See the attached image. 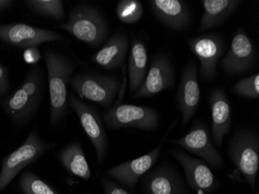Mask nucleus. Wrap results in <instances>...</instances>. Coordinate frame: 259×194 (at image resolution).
<instances>
[{
	"label": "nucleus",
	"instance_id": "16",
	"mask_svg": "<svg viewBox=\"0 0 259 194\" xmlns=\"http://www.w3.org/2000/svg\"><path fill=\"white\" fill-rule=\"evenodd\" d=\"M162 142L148 154L107 169L106 175L134 189L141 176L155 166L161 154Z\"/></svg>",
	"mask_w": 259,
	"mask_h": 194
},
{
	"label": "nucleus",
	"instance_id": "17",
	"mask_svg": "<svg viewBox=\"0 0 259 194\" xmlns=\"http://www.w3.org/2000/svg\"><path fill=\"white\" fill-rule=\"evenodd\" d=\"M141 182L146 194H189L181 176L167 165L145 173Z\"/></svg>",
	"mask_w": 259,
	"mask_h": 194
},
{
	"label": "nucleus",
	"instance_id": "19",
	"mask_svg": "<svg viewBox=\"0 0 259 194\" xmlns=\"http://www.w3.org/2000/svg\"><path fill=\"white\" fill-rule=\"evenodd\" d=\"M212 116V139L218 147L222 145L225 135L231 126V108L226 93L222 89H216L209 96Z\"/></svg>",
	"mask_w": 259,
	"mask_h": 194
},
{
	"label": "nucleus",
	"instance_id": "4",
	"mask_svg": "<svg viewBox=\"0 0 259 194\" xmlns=\"http://www.w3.org/2000/svg\"><path fill=\"white\" fill-rule=\"evenodd\" d=\"M228 156L251 189L255 190L259 166L257 133L248 130H241L235 132L229 144Z\"/></svg>",
	"mask_w": 259,
	"mask_h": 194
},
{
	"label": "nucleus",
	"instance_id": "27",
	"mask_svg": "<svg viewBox=\"0 0 259 194\" xmlns=\"http://www.w3.org/2000/svg\"><path fill=\"white\" fill-rule=\"evenodd\" d=\"M232 91L246 98L257 99L259 97V75L254 74L249 77L241 79L233 86Z\"/></svg>",
	"mask_w": 259,
	"mask_h": 194
},
{
	"label": "nucleus",
	"instance_id": "30",
	"mask_svg": "<svg viewBox=\"0 0 259 194\" xmlns=\"http://www.w3.org/2000/svg\"><path fill=\"white\" fill-rule=\"evenodd\" d=\"M10 88L9 71L7 67L0 64V96H4Z\"/></svg>",
	"mask_w": 259,
	"mask_h": 194
},
{
	"label": "nucleus",
	"instance_id": "11",
	"mask_svg": "<svg viewBox=\"0 0 259 194\" xmlns=\"http://www.w3.org/2000/svg\"><path fill=\"white\" fill-rule=\"evenodd\" d=\"M0 40L17 48L37 47L48 42L63 41L62 35L52 30H45L25 23L0 25Z\"/></svg>",
	"mask_w": 259,
	"mask_h": 194
},
{
	"label": "nucleus",
	"instance_id": "23",
	"mask_svg": "<svg viewBox=\"0 0 259 194\" xmlns=\"http://www.w3.org/2000/svg\"><path fill=\"white\" fill-rule=\"evenodd\" d=\"M60 161L70 173L85 180L91 177V171L85 153L78 143L74 142L67 145L61 151Z\"/></svg>",
	"mask_w": 259,
	"mask_h": 194
},
{
	"label": "nucleus",
	"instance_id": "13",
	"mask_svg": "<svg viewBox=\"0 0 259 194\" xmlns=\"http://www.w3.org/2000/svg\"><path fill=\"white\" fill-rule=\"evenodd\" d=\"M255 50L251 39L243 30L234 33L231 48L222 58L221 67L231 75L243 73L254 65Z\"/></svg>",
	"mask_w": 259,
	"mask_h": 194
},
{
	"label": "nucleus",
	"instance_id": "2",
	"mask_svg": "<svg viewBox=\"0 0 259 194\" xmlns=\"http://www.w3.org/2000/svg\"><path fill=\"white\" fill-rule=\"evenodd\" d=\"M50 92V123L56 125L66 110L68 87L76 65L61 54L49 51L45 53Z\"/></svg>",
	"mask_w": 259,
	"mask_h": 194
},
{
	"label": "nucleus",
	"instance_id": "6",
	"mask_svg": "<svg viewBox=\"0 0 259 194\" xmlns=\"http://www.w3.org/2000/svg\"><path fill=\"white\" fill-rule=\"evenodd\" d=\"M70 85L80 98L108 108L120 90V82L111 75L80 74L72 76Z\"/></svg>",
	"mask_w": 259,
	"mask_h": 194
},
{
	"label": "nucleus",
	"instance_id": "28",
	"mask_svg": "<svg viewBox=\"0 0 259 194\" xmlns=\"http://www.w3.org/2000/svg\"><path fill=\"white\" fill-rule=\"evenodd\" d=\"M23 60L27 64L36 65L40 59V52L37 47H30L26 48L23 52Z\"/></svg>",
	"mask_w": 259,
	"mask_h": 194
},
{
	"label": "nucleus",
	"instance_id": "29",
	"mask_svg": "<svg viewBox=\"0 0 259 194\" xmlns=\"http://www.w3.org/2000/svg\"><path fill=\"white\" fill-rule=\"evenodd\" d=\"M103 186L105 194H132L107 179H103Z\"/></svg>",
	"mask_w": 259,
	"mask_h": 194
},
{
	"label": "nucleus",
	"instance_id": "10",
	"mask_svg": "<svg viewBox=\"0 0 259 194\" xmlns=\"http://www.w3.org/2000/svg\"><path fill=\"white\" fill-rule=\"evenodd\" d=\"M171 142L202 158L214 169H219L224 165V160L213 145L207 127L201 122H196L187 135Z\"/></svg>",
	"mask_w": 259,
	"mask_h": 194
},
{
	"label": "nucleus",
	"instance_id": "14",
	"mask_svg": "<svg viewBox=\"0 0 259 194\" xmlns=\"http://www.w3.org/2000/svg\"><path fill=\"white\" fill-rule=\"evenodd\" d=\"M174 83L175 71L170 60L166 55H157L153 58L148 75L135 96L142 98L155 96L172 88Z\"/></svg>",
	"mask_w": 259,
	"mask_h": 194
},
{
	"label": "nucleus",
	"instance_id": "3",
	"mask_svg": "<svg viewBox=\"0 0 259 194\" xmlns=\"http://www.w3.org/2000/svg\"><path fill=\"white\" fill-rule=\"evenodd\" d=\"M59 27L92 48L100 46L109 33L107 21L100 10L87 5L74 8L68 21Z\"/></svg>",
	"mask_w": 259,
	"mask_h": 194
},
{
	"label": "nucleus",
	"instance_id": "18",
	"mask_svg": "<svg viewBox=\"0 0 259 194\" xmlns=\"http://www.w3.org/2000/svg\"><path fill=\"white\" fill-rule=\"evenodd\" d=\"M148 4L155 17L168 28L183 30L190 25V10L184 1L150 0Z\"/></svg>",
	"mask_w": 259,
	"mask_h": 194
},
{
	"label": "nucleus",
	"instance_id": "1",
	"mask_svg": "<svg viewBox=\"0 0 259 194\" xmlns=\"http://www.w3.org/2000/svg\"><path fill=\"white\" fill-rule=\"evenodd\" d=\"M44 82L42 70L32 68L21 86L3 100V107L12 121L24 124L37 111L43 96Z\"/></svg>",
	"mask_w": 259,
	"mask_h": 194
},
{
	"label": "nucleus",
	"instance_id": "26",
	"mask_svg": "<svg viewBox=\"0 0 259 194\" xmlns=\"http://www.w3.org/2000/svg\"><path fill=\"white\" fill-rule=\"evenodd\" d=\"M20 186L25 194H58L45 181L29 172L22 175Z\"/></svg>",
	"mask_w": 259,
	"mask_h": 194
},
{
	"label": "nucleus",
	"instance_id": "8",
	"mask_svg": "<svg viewBox=\"0 0 259 194\" xmlns=\"http://www.w3.org/2000/svg\"><path fill=\"white\" fill-rule=\"evenodd\" d=\"M192 53L199 62V74L203 80H210L217 75L218 62L225 51V42L216 33H208L194 38L188 39Z\"/></svg>",
	"mask_w": 259,
	"mask_h": 194
},
{
	"label": "nucleus",
	"instance_id": "7",
	"mask_svg": "<svg viewBox=\"0 0 259 194\" xmlns=\"http://www.w3.org/2000/svg\"><path fill=\"white\" fill-rule=\"evenodd\" d=\"M110 129L135 128L152 131L158 127L159 116L156 110L148 106L120 104L113 106L103 115Z\"/></svg>",
	"mask_w": 259,
	"mask_h": 194
},
{
	"label": "nucleus",
	"instance_id": "5",
	"mask_svg": "<svg viewBox=\"0 0 259 194\" xmlns=\"http://www.w3.org/2000/svg\"><path fill=\"white\" fill-rule=\"evenodd\" d=\"M48 144L36 131L29 134L25 141L17 150L4 158L0 172V192L4 190L19 173L45 152Z\"/></svg>",
	"mask_w": 259,
	"mask_h": 194
},
{
	"label": "nucleus",
	"instance_id": "24",
	"mask_svg": "<svg viewBox=\"0 0 259 194\" xmlns=\"http://www.w3.org/2000/svg\"><path fill=\"white\" fill-rule=\"evenodd\" d=\"M26 4L37 14L58 20L65 18L63 2L61 0H30Z\"/></svg>",
	"mask_w": 259,
	"mask_h": 194
},
{
	"label": "nucleus",
	"instance_id": "31",
	"mask_svg": "<svg viewBox=\"0 0 259 194\" xmlns=\"http://www.w3.org/2000/svg\"><path fill=\"white\" fill-rule=\"evenodd\" d=\"M14 1L10 0H0V11L8 9L14 4Z\"/></svg>",
	"mask_w": 259,
	"mask_h": 194
},
{
	"label": "nucleus",
	"instance_id": "20",
	"mask_svg": "<svg viewBox=\"0 0 259 194\" xmlns=\"http://www.w3.org/2000/svg\"><path fill=\"white\" fill-rule=\"evenodd\" d=\"M129 50V39L123 32H116L92 57L93 62L104 69L113 70L123 65Z\"/></svg>",
	"mask_w": 259,
	"mask_h": 194
},
{
	"label": "nucleus",
	"instance_id": "9",
	"mask_svg": "<svg viewBox=\"0 0 259 194\" xmlns=\"http://www.w3.org/2000/svg\"><path fill=\"white\" fill-rule=\"evenodd\" d=\"M69 102L95 148L99 164H102L107 154L108 143L98 112L93 106L81 101L73 95L70 96Z\"/></svg>",
	"mask_w": 259,
	"mask_h": 194
},
{
	"label": "nucleus",
	"instance_id": "21",
	"mask_svg": "<svg viewBox=\"0 0 259 194\" xmlns=\"http://www.w3.org/2000/svg\"><path fill=\"white\" fill-rule=\"evenodd\" d=\"M203 14L202 16L199 33L221 25L226 21L241 4L238 0H203Z\"/></svg>",
	"mask_w": 259,
	"mask_h": 194
},
{
	"label": "nucleus",
	"instance_id": "25",
	"mask_svg": "<svg viewBox=\"0 0 259 194\" xmlns=\"http://www.w3.org/2000/svg\"><path fill=\"white\" fill-rule=\"evenodd\" d=\"M143 5L138 0H121L116 7V17L122 23L132 24L143 16Z\"/></svg>",
	"mask_w": 259,
	"mask_h": 194
},
{
	"label": "nucleus",
	"instance_id": "22",
	"mask_svg": "<svg viewBox=\"0 0 259 194\" xmlns=\"http://www.w3.org/2000/svg\"><path fill=\"white\" fill-rule=\"evenodd\" d=\"M148 71V52L143 42L138 39L132 42V49L129 56L130 90L136 93L146 77Z\"/></svg>",
	"mask_w": 259,
	"mask_h": 194
},
{
	"label": "nucleus",
	"instance_id": "12",
	"mask_svg": "<svg viewBox=\"0 0 259 194\" xmlns=\"http://www.w3.org/2000/svg\"><path fill=\"white\" fill-rule=\"evenodd\" d=\"M171 154L183 166L188 184L196 194H211L216 190L218 181L205 162L177 150Z\"/></svg>",
	"mask_w": 259,
	"mask_h": 194
},
{
	"label": "nucleus",
	"instance_id": "15",
	"mask_svg": "<svg viewBox=\"0 0 259 194\" xmlns=\"http://www.w3.org/2000/svg\"><path fill=\"white\" fill-rule=\"evenodd\" d=\"M200 100L197 65L191 61L185 66L179 85L177 101L183 118V125H187L197 110Z\"/></svg>",
	"mask_w": 259,
	"mask_h": 194
}]
</instances>
